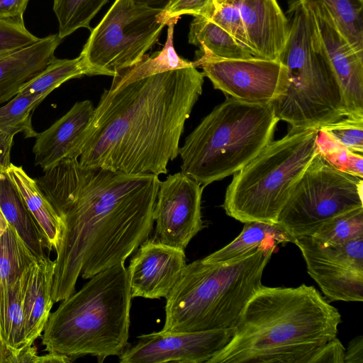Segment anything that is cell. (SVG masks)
<instances>
[{
  "label": "cell",
  "mask_w": 363,
  "mask_h": 363,
  "mask_svg": "<svg viewBox=\"0 0 363 363\" xmlns=\"http://www.w3.org/2000/svg\"><path fill=\"white\" fill-rule=\"evenodd\" d=\"M36 182L61 218L55 260L54 303L75 292L79 277L90 279L125 259L153 228L158 175L132 174L62 161Z\"/></svg>",
  "instance_id": "1"
},
{
  "label": "cell",
  "mask_w": 363,
  "mask_h": 363,
  "mask_svg": "<svg viewBox=\"0 0 363 363\" xmlns=\"http://www.w3.org/2000/svg\"><path fill=\"white\" fill-rule=\"evenodd\" d=\"M203 79L191 66L105 89L82 140L79 162L132 174H167Z\"/></svg>",
  "instance_id": "2"
},
{
  "label": "cell",
  "mask_w": 363,
  "mask_h": 363,
  "mask_svg": "<svg viewBox=\"0 0 363 363\" xmlns=\"http://www.w3.org/2000/svg\"><path fill=\"white\" fill-rule=\"evenodd\" d=\"M338 310L313 286L262 285L247 302L228 344L206 363H312L337 337Z\"/></svg>",
  "instance_id": "3"
},
{
  "label": "cell",
  "mask_w": 363,
  "mask_h": 363,
  "mask_svg": "<svg viewBox=\"0 0 363 363\" xmlns=\"http://www.w3.org/2000/svg\"><path fill=\"white\" fill-rule=\"evenodd\" d=\"M131 299L124 263L95 274L50 313L42 335L45 350L73 360L118 357L130 345Z\"/></svg>",
  "instance_id": "4"
},
{
  "label": "cell",
  "mask_w": 363,
  "mask_h": 363,
  "mask_svg": "<svg viewBox=\"0 0 363 363\" xmlns=\"http://www.w3.org/2000/svg\"><path fill=\"white\" fill-rule=\"evenodd\" d=\"M274 250H259L239 260L186 264L165 297L162 332H194L234 328L247 302L262 285Z\"/></svg>",
  "instance_id": "5"
},
{
  "label": "cell",
  "mask_w": 363,
  "mask_h": 363,
  "mask_svg": "<svg viewBox=\"0 0 363 363\" xmlns=\"http://www.w3.org/2000/svg\"><path fill=\"white\" fill-rule=\"evenodd\" d=\"M289 30L279 60L286 67L284 94L273 102L276 116L291 128H316L346 116L337 77L318 36L310 10L291 0Z\"/></svg>",
  "instance_id": "6"
},
{
  "label": "cell",
  "mask_w": 363,
  "mask_h": 363,
  "mask_svg": "<svg viewBox=\"0 0 363 363\" xmlns=\"http://www.w3.org/2000/svg\"><path fill=\"white\" fill-rule=\"evenodd\" d=\"M279 121L273 103L227 96L179 147L181 172L204 187L233 174L272 141Z\"/></svg>",
  "instance_id": "7"
},
{
  "label": "cell",
  "mask_w": 363,
  "mask_h": 363,
  "mask_svg": "<svg viewBox=\"0 0 363 363\" xmlns=\"http://www.w3.org/2000/svg\"><path fill=\"white\" fill-rule=\"evenodd\" d=\"M318 129L291 128L233 174L223 208L241 222L277 223L293 189L316 152Z\"/></svg>",
  "instance_id": "8"
},
{
  "label": "cell",
  "mask_w": 363,
  "mask_h": 363,
  "mask_svg": "<svg viewBox=\"0 0 363 363\" xmlns=\"http://www.w3.org/2000/svg\"><path fill=\"white\" fill-rule=\"evenodd\" d=\"M163 10L116 0L91 30L80 55L91 75L114 77L138 62L167 25Z\"/></svg>",
  "instance_id": "9"
},
{
  "label": "cell",
  "mask_w": 363,
  "mask_h": 363,
  "mask_svg": "<svg viewBox=\"0 0 363 363\" xmlns=\"http://www.w3.org/2000/svg\"><path fill=\"white\" fill-rule=\"evenodd\" d=\"M362 190V179L335 169L316 150L277 223L294 240L311 235L330 219L363 208Z\"/></svg>",
  "instance_id": "10"
},
{
  "label": "cell",
  "mask_w": 363,
  "mask_h": 363,
  "mask_svg": "<svg viewBox=\"0 0 363 363\" xmlns=\"http://www.w3.org/2000/svg\"><path fill=\"white\" fill-rule=\"evenodd\" d=\"M192 62L226 96L250 104H270L280 98L287 85V69L279 61L256 57L223 59L196 54Z\"/></svg>",
  "instance_id": "11"
},
{
  "label": "cell",
  "mask_w": 363,
  "mask_h": 363,
  "mask_svg": "<svg viewBox=\"0 0 363 363\" xmlns=\"http://www.w3.org/2000/svg\"><path fill=\"white\" fill-rule=\"evenodd\" d=\"M308 274L330 301H363V237L323 245L313 236L294 238Z\"/></svg>",
  "instance_id": "12"
},
{
  "label": "cell",
  "mask_w": 363,
  "mask_h": 363,
  "mask_svg": "<svg viewBox=\"0 0 363 363\" xmlns=\"http://www.w3.org/2000/svg\"><path fill=\"white\" fill-rule=\"evenodd\" d=\"M203 188L182 172L169 174L160 182L153 211L155 240L185 250L204 227L201 215Z\"/></svg>",
  "instance_id": "13"
},
{
  "label": "cell",
  "mask_w": 363,
  "mask_h": 363,
  "mask_svg": "<svg viewBox=\"0 0 363 363\" xmlns=\"http://www.w3.org/2000/svg\"><path fill=\"white\" fill-rule=\"evenodd\" d=\"M233 328L194 332H155L138 337L118 356L121 363H202L223 350Z\"/></svg>",
  "instance_id": "14"
},
{
  "label": "cell",
  "mask_w": 363,
  "mask_h": 363,
  "mask_svg": "<svg viewBox=\"0 0 363 363\" xmlns=\"http://www.w3.org/2000/svg\"><path fill=\"white\" fill-rule=\"evenodd\" d=\"M305 6L340 86L346 116H363V53L351 46L323 5Z\"/></svg>",
  "instance_id": "15"
},
{
  "label": "cell",
  "mask_w": 363,
  "mask_h": 363,
  "mask_svg": "<svg viewBox=\"0 0 363 363\" xmlns=\"http://www.w3.org/2000/svg\"><path fill=\"white\" fill-rule=\"evenodd\" d=\"M186 265L184 250L148 238L138 247L127 269L132 298L167 297Z\"/></svg>",
  "instance_id": "16"
},
{
  "label": "cell",
  "mask_w": 363,
  "mask_h": 363,
  "mask_svg": "<svg viewBox=\"0 0 363 363\" xmlns=\"http://www.w3.org/2000/svg\"><path fill=\"white\" fill-rule=\"evenodd\" d=\"M94 109L89 100L76 102L51 126L38 133L33 147L35 164L45 172L65 160L78 159Z\"/></svg>",
  "instance_id": "17"
},
{
  "label": "cell",
  "mask_w": 363,
  "mask_h": 363,
  "mask_svg": "<svg viewBox=\"0 0 363 363\" xmlns=\"http://www.w3.org/2000/svg\"><path fill=\"white\" fill-rule=\"evenodd\" d=\"M235 5L253 57L279 60L289 35V23L277 0H228Z\"/></svg>",
  "instance_id": "18"
},
{
  "label": "cell",
  "mask_w": 363,
  "mask_h": 363,
  "mask_svg": "<svg viewBox=\"0 0 363 363\" xmlns=\"http://www.w3.org/2000/svg\"><path fill=\"white\" fill-rule=\"evenodd\" d=\"M55 267V261L44 255L35 257L22 272L26 347L42 335L50 314Z\"/></svg>",
  "instance_id": "19"
},
{
  "label": "cell",
  "mask_w": 363,
  "mask_h": 363,
  "mask_svg": "<svg viewBox=\"0 0 363 363\" xmlns=\"http://www.w3.org/2000/svg\"><path fill=\"white\" fill-rule=\"evenodd\" d=\"M62 41L57 34L49 35L0 57V105L45 68Z\"/></svg>",
  "instance_id": "20"
},
{
  "label": "cell",
  "mask_w": 363,
  "mask_h": 363,
  "mask_svg": "<svg viewBox=\"0 0 363 363\" xmlns=\"http://www.w3.org/2000/svg\"><path fill=\"white\" fill-rule=\"evenodd\" d=\"M294 238L277 223L261 221L245 223L232 242L203 258L207 263H228L239 260L259 250H274L280 243L293 242Z\"/></svg>",
  "instance_id": "21"
},
{
  "label": "cell",
  "mask_w": 363,
  "mask_h": 363,
  "mask_svg": "<svg viewBox=\"0 0 363 363\" xmlns=\"http://www.w3.org/2000/svg\"><path fill=\"white\" fill-rule=\"evenodd\" d=\"M6 173L46 238L50 250H56L63 230L61 218L41 191L36 180L28 176L23 167L11 163Z\"/></svg>",
  "instance_id": "22"
},
{
  "label": "cell",
  "mask_w": 363,
  "mask_h": 363,
  "mask_svg": "<svg viewBox=\"0 0 363 363\" xmlns=\"http://www.w3.org/2000/svg\"><path fill=\"white\" fill-rule=\"evenodd\" d=\"M0 209L33 254L44 255L49 245L21 194L6 172L0 173Z\"/></svg>",
  "instance_id": "23"
},
{
  "label": "cell",
  "mask_w": 363,
  "mask_h": 363,
  "mask_svg": "<svg viewBox=\"0 0 363 363\" xmlns=\"http://www.w3.org/2000/svg\"><path fill=\"white\" fill-rule=\"evenodd\" d=\"M178 19L174 18L169 21L163 48L151 55H145L135 65L114 76L110 89L164 72L194 66L192 62L180 57L174 48V28Z\"/></svg>",
  "instance_id": "24"
},
{
  "label": "cell",
  "mask_w": 363,
  "mask_h": 363,
  "mask_svg": "<svg viewBox=\"0 0 363 363\" xmlns=\"http://www.w3.org/2000/svg\"><path fill=\"white\" fill-rule=\"evenodd\" d=\"M189 43L199 48L198 53L223 59L253 57L227 31L204 16H195L190 25Z\"/></svg>",
  "instance_id": "25"
},
{
  "label": "cell",
  "mask_w": 363,
  "mask_h": 363,
  "mask_svg": "<svg viewBox=\"0 0 363 363\" xmlns=\"http://www.w3.org/2000/svg\"><path fill=\"white\" fill-rule=\"evenodd\" d=\"M0 334L11 349L26 347L21 275L13 284L0 288Z\"/></svg>",
  "instance_id": "26"
},
{
  "label": "cell",
  "mask_w": 363,
  "mask_h": 363,
  "mask_svg": "<svg viewBox=\"0 0 363 363\" xmlns=\"http://www.w3.org/2000/svg\"><path fill=\"white\" fill-rule=\"evenodd\" d=\"M89 75L90 70L83 57L58 59L55 57L40 72L26 83L18 94L48 96L65 82Z\"/></svg>",
  "instance_id": "27"
},
{
  "label": "cell",
  "mask_w": 363,
  "mask_h": 363,
  "mask_svg": "<svg viewBox=\"0 0 363 363\" xmlns=\"http://www.w3.org/2000/svg\"><path fill=\"white\" fill-rule=\"evenodd\" d=\"M305 6L321 4L351 46L363 53V0H300Z\"/></svg>",
  "instance_id": "28"
},
{
  "label": "cell",
  "mask_w": 363,
  "mask_h": 363,
  "mask_svg": "<svg viewBox=\"0 0 363 363\" xmlns=\"http://www.w3.org/2000/svg\"><path fill=\"white\" fill-rule=\"evenodd\" d=\"M35 257L15 228L9 224L0 238V288L16 282Z\"/></svg>",
  "instance_id": "29"
},
{
  "label": "cell",
  "mask_w": 363,
  "mask_h": 363,
  "mask_svg": "<svg viewBox=\"0 0 363 363\" xmlns=\"http://www.w3.org/2000/svg\"><path fill=\"white\" fill-rule=\"evenodd\" d=\"M45 97L17 94L0 106V130L13 136L21 133L26 138H35L38 133L32 125V114Z\"/></svg>",
  "instance_id": "30"
},
{
  "label": "cell",
  "mask_w": 363,
  "mask_h": 363,
  "mask_svg": "<svg viewBox=\"0 0 363 363\" xmlns=\"http://www.w3.org/2000/svg\"><path fill=\"white\" fill-rule=\"evenodd\" d=\"M108 0H53L58 36L63 40L81 28L91 30L90 23Z\"/></svg>",
  "instance_id": "31"
},
{
  "label": "cell",
  "mask_w": 363,
  "mask_h": 363,
  "mask_svg": "<svg viewBox=\"0 0 363 363\" xmlns=\"http://www.w3.org/2000/svg\"><path fill=\"white\" fill-rule=\"evenodd\" d=\"M310 236L325 246L342 244L363 237V208L330 219Z\"/></svg>",
  "instance_id": "32"
},
{
  "label": "cell",
  "mask_w": 363,
  "mask_h": 363,
  "mask_svg": "<svg viewBox=\"0 0 363 363\" xmlns=\"http://www.w3.org/2000/svg\"><path fill=\"white\" fill-rule=\"evenodd\" d=\"M315 145L318 152L331 166L363 178V155L350 150L322 128L318 129Z\"/></svg>",
  "instance_id": "33"
},
{
  "label": "cell",
  "mask_w": 363,
  "mask_h": 363,
  "mask_svg": "<svg viewBox=\"0 0 363 363\" xmlns=\"http://www.w3.org/2000/svg\"><path fill=\"white\" fill-rule=\"evenodd\" d=\"M203 16L223 28L250 52L244 25L235 5L228 0H213Z\"/></svg>",
  "instance_id": "34"
},
{
  "label": "cell",
  "mask_w": 363,
  "mask_h": 363,
  "mask_svg": "<svg viewBox=\"0 0 363 363\" xmlns=\"http://www.w3.org/2000/svg\"><path fill=\"white\" fill-rule=\"evenodd\" d=\"M320 128L350 150L363 155V116H347Z\"/></svg>",
  "instance_id": "35"
},
{
  "label": "cell",
  "mask_w": 363,
  "mask_h": 363,
  "mask_svg": "<svg viewBox=\"0 0 363 363\" xmlns=\"http://www.w3.org/2000/svg\"><path fill=\"white\" fill-rule=\"evenodd\" d=\"M39 39L26 28L23 20L0 19V54L9 53Z\"/></svg>",
  "instance_id": "36"
},
{
  "label": "cell",
  "mask_w": 363,
  "mask_h": 363,
  "mask_svg": "<svg viewBox=\"0 0 363 363\" xmlns=\"http://www.w3.org/2000/svg\"><path fill=\"white\" fill-rule=\"evenodd\" d=\"M213 0H175L165 10L163 16L168 23L172 18L184 14L203 16L209 9Z\"/></svg>",
  "instance_id": "37"
},
{
  "label": "cell",
  "mask_w": 363,
  "mask_h": 363,
  "mask_svg": "<svg viewBox=\"0 0 363 363\" xmlns=\"http://www.w3.org/2000/svg\"><path fill=\"white\" fill-rule=\"evenodd\" d=\"M345 348L337 337L327 342L312 363H344Z\"/></svg>",
  "instance_id": "38"
},
{
  "label": "cell",
  "mask_w": 363,
  "mask_h": 363,
  "mask_svg": "<svg viewBox=\"0 0 363 363\" xmlns=\"http://www.w3.org/2000/svg\"><path fill=\"white\" fill-rule=\"evenodd\" d=\"M29 0H0V19L23 20Z\"/></svg>",
  "instance_id": "39"
},
{
  "label": "cell",
  "mask_w": 363,
  "mask_h": 363,
  "mask_svg": "<svg viewBox=\"0 0 363 363\" xmlns=\"http://www.w3.org/2000/svg\"><path fill=\"white\" fill-rule=\"evenodd\" d=\"M13 137L0 130V173L6 172L11 164V152Z\"/></svg>",
  "instance_id": "40"
},
{
  "label": "cell",
  "mask_w": 363,
  "mask_h": 363,
  "mask_svg": "<svg viewBox=\"0 0 363 363\" xmlns=\"http://www.w3.org/2000/svg\"><path fill=\"white\" fill-rule=\"evenodd\" d=\"M344 363H363V338L362 335L354 338L345 349Z\"/></svg>",
  "instance_id": "41"
},
{
  "label": "cell",
  "mask_w": 363,
  "mask_h": 363,
  "mask_svg": "<svg viewBox=\"0 0 363 363\" xmlns=\"http://www.w3.org/2000/svg\"><path fill=\"white\" fill-rule=\"evenodd\" d=\"M174 1L175 0H133V1L138 5L163 11Z\"/></svg>",
  "instance_id": "42"
},
{
  "label": "cell",
  "mask_w": 363,
  "mask_h": 363,
  "mask_svg": "<svg viewBox=\"0 0 363 363\" xmlns=\"http://www.w3.org/2000/svg\"><path fill=\"white\" fill-rule=\"evenodd\" d=\"M16 350L9 347L0 334V363H13L14 353Z\"/></svg>",
  "instance_id": "43"
},
{
  "label": "cell",
  "mask_w": 363,
  "mask_h": 363,
  "mask_svg": "<svg viewBox=\"0 0 363 363\" xmlns=\"http://www.w3.org/2000/svg\"><path fill=\"white\" fill-rule=\"evenodd\" d=\"M9 226V223L4 216L1 209H0V238L6 232L7 228Z\"/></svg>",
  "instance_id": "44"
}]
</instances>
